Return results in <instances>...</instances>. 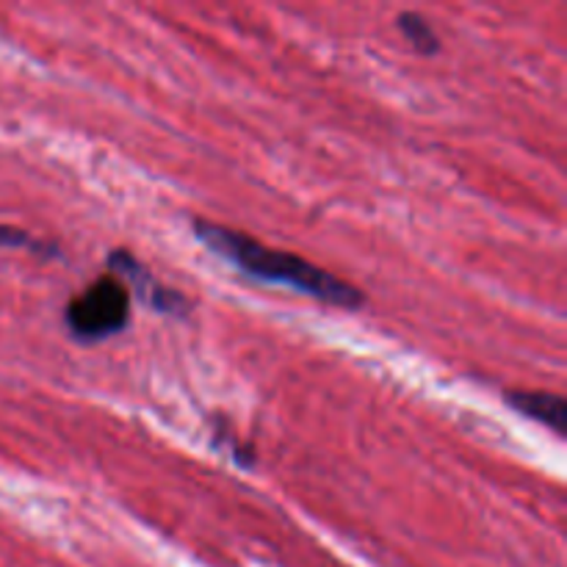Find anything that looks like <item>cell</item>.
<instances>
[{
    "mask_svg": "<svg viewBox=\"0 0 567 567\" xmlns=\"http://www.w3.org/2000/svg\"><path fill=\"white\" fill-rule=\"evenodd\" d=\"M194 236L203 241L205 249L219 255L221 260L233 264L241 275L252 277L258 282H271V286H288L293 291L313 297L319 302L336 305V308L354 310L365 302L363 291L354 288L352 282H343L341 277L330 275L327 269H319L310 260L299 258L293 252L282 249H269L266 244L233 230V227L219 225V221L194 219Z\"/></svg>",
    "mask_w": 567,
    "mask_h": 567,
    "instance_id": "1",
    "label": "cell"
},
{
    "mask_svg": "<svg viewBox=\"0 0 567 567\" xmlns=\"http://www.w3.org/2000/svg\"><path fill=\"white\" fill-rule=\"evenodd\" d=\"M64 319L78 341H103L131 321V291L116 277H100L66 305Z\"/></svg>",
    "mask_w": 567,
    "mask_h": 567,
    "instance_id": "2",
    "label": "cell"
},
{
    "mask_svg": "<svg viewBox=\"0 0 567 567\" xmlns=\"http://www.w3.org/2000/svg\"><path fill=\"white\" fill-rule=\"evenodd\" d=\"M109 269L125 280L122 286H125L127 291H136L138 299L147 302L153 310H158V313L177 316V319L188 316V299L183 297L181 291H175V288H166L164 282L155 280L153 271L144 264H138V260L133 258V252H127V249H114V252H109Z\"/></svg>",
    "mask_w": 567,
    "mask_h": 567,
    "instance_id": "3",
    "label": "cell"
},
{
    "mask_svg": "<svg viewBox=\"0 0 567 567\" xmlns=\"http://www.w3.org/2000/svg\"><path fill=\"white\" fill-rule=\"evenodd\" d=\"M507 404L513 410H518L526 419L537 421V424H546L548 430L563 432L565 419H567V404L557 393H543V391H509Z\"/></svg>",
    "mask_w": 567,
    "mask_h": 567,
    "instance_id": "4",
    "label": "cell"
},
{
    "mask_svg": "<svg viewBox=\"0 0 567 567\" xmlns=\"http://www.w3.org/2000/svg\"><path fill=\"white\" fill-rule=\"evenodd\" d=\"M399 31L413 44L415 53L432 55L441 50V39H437V33L432 31V25L419 11H404V14H399Z\"/></svg>",
    "mask_w": 567,
    "mask_h": 567,
    "instance_id": "5",
    "label": "cell"
},
{
    "mask_svg": "<svg viewBox=\"0 0 567 567\" xmlns=\"http://www.w3.org/2000/svg\"><path fill=\"white\" fill-rule=\"evenodd\" d=\"M0 249H28V252L39 255V258H59V247L50 241H39L31 233L20 230V227L0 225Z\"/></svg>",
    "mask_w": 567,
    "mask_h": 567,
    "instance_id": "6",
    "label": "cell"
}]
</instances>
